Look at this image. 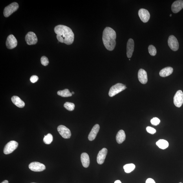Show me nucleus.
<instances>
[{
  "mask_svg": "<svg viewBox=\"0 0 183 183\" xmlns=\"http://www.w3.org/2000/svg\"><path fill=\"white\" fill-rule=\"evenodd\" d=\"M54 31L57 34V39L60 42L67 45H71L73 43L74 35L69 27L64 25H58L54 28Z\"/></svg>",
  "mask_w": 183,
  "mask_h": 183,
  "instance_id": "f257e3e1",
  "label": "nucleus"
},
{
  "mask_svg": "<svg viewBox=\"0 0 183 183\" xmlns=\"http://www.w3.org/2000/svg\"><path fill=\"white\" fill-rule=\"evenodd\" d=\"M116 34L115 31L112 28L107 27L105 28L103 35V44L108 50L112 51L115 47Z\"/></svg>",
  "mask_w": 183,
  "mask_h": 183,
  "instance_id": "f03ea898",
  "label": "nucleus"
},
{
  "mask_svg": "<svg viewBox=\"0 0 183 183\" xmlns=\"http://www.w3.org/2000/svg\"><path fill=\"white\" fill-rule=\"evenodd\" d=\"M127 88L126 86L122 83H117L112 86L110 88L109 95L110 97H113L116 94L123 91Z\"/></svg>",
  "mask_w": 183,
  "mask_h": 183,
  "instance_id": "7ed1b4c3",
  "label": "nucleus"
},
{
  "mask_svg": "<svg viewBox=\"0 0 183 183\" xmlns=\"http://www.w3.org/2000/svg\"><path fill=\"white\" fill-rule=\"evenodd\" d=\"M19 8V5L16 2L10 4L4 8V17H8L12 13L16 11Z\"/></svg>",
  "mask_w": 183,
  "mask_h": 183,
  "instance_id": "20e7f679",
  "label": "nucleus"
},
{
  "mask_svg": "<svg viewBox=\"0 0 183 183\" xmlns=\"http://www.w3.org/2000/svg\"><path fill=\"white\" fill-rule=\"evenodd\" d=\"M19 144L16 141H11L6 144L4 147V153L5 154H9L11 153L16 150Z\"/></svg>",
  "mask_w": 183,
  "mask_h": 183,
  "instance_id": "39448f33",
  "label": "nucleus"
},
{
  "mask_svg": "<svg viewBox=\"0 0 183 183\" xmlns=\"http://www.w3.org/2000/svg\"><path fill=\"white\" fill-rule=\"evenodd\" d=\"M169 47L173 51H177L179 47V44L177 38L174 35H170L168 39Z\"/></svg>",
  "mask_w": 183,
  "mask_h": 183,
  "instance_id": "423d86ee",
  "label": "nucleus"
},
{
  "mask_svg": "<svg viewBox=\"0 0 183 183\" xmlns=\"http://www.w3.org/2000/svg\"><path fill=\"white\" fill-rule=\"evenodd\" d=\"M57 130L59 134L63 138L69 139L71 136V132L70 130L64 125H59L57 127Z\"/></svg>",
  "mask_w": 183,
  "mask_h": 183,
  "instance_id": "0eeeda50",
  "label": "nucleus"
},
{
  "mask_svg": "<svg viewBox=\"0 0 183 183\" xmlns=\"http://www.w3.org/2000/svg\"><path fill=\"white\" fill-rule=\"evenodd\" d=\"M174 104L176 107L180 108L183 103V93L181 90H178L174 98Z\"/></svg>",
  "mask_w": 183,
  "mask_h": 183,
  "instance_id": "6e6552de",
  "label": "nucleus"
},
{
  "mask_svg": "<svg viewBox=\"0 0 183 183\" xmlns=\"http://www.w3.org/2000/svg\"><path fill=\"white\" fill-rule=\"evenodd\" d=\"M25 41L28 45H34L37 42V38L34 32H30L26 35Z\"/></svg>",
  "mask_w": 183,
  "mask_h": 183,
  "instance_id": "1a4fd4ad",
  "label": "nucleus"
},
{
  "mask_svg": "<svg viewBox=\"0 0 183 183\" xmlns=\"http://www.w3.org/2000/svg\"><path fill=\"white\" fill-rule=\"evenodd\" d=\"M31 170L34 172H41L46 169L45 165L37 162H32L28 166Z\"/></svg>",
  "mask_w": 183,
  "mask_h": 183,
  "instance_id": "9d476101",
  "label": "nucleus"
},
{
  "mask_svg": "<svg viewBox=\"0 0 183 183\" xmlns=\"http://www.w3.org/2000/svg\"><path fill=\"white\" fill-rule=\"evenodd\" d=\"M6 47L8 49H12L16 47L17 45V41L14 35H10L8 37L6 42Z\"/></svg>",
  "mask_w": 183,
  "mask_h": 183,
  "instance_id": "9b49d317",
  "label": "nucleus"
},
{
  "mask_svg": "<svg viewBox=\"0 0 183 183\" xmlns=\"http://www.w3.org/2000/svg\"><path fill=\"white\" fill-rule=\"evenodd\" d=\"M138 15L141 21L144 23L148 22L150 17L148 11L144 9H140L138 11Z\"/></svg>",
  "mask_w": 183,
  "mask_h": 183,
  "instance_id": "f8f14e48",
  "label": "nucleus"
},
{
  "mask_svg": "<svg viewBox=\"0 0 183 183\" xmlns=\"http://www.w3.org/2000/svg\"><path fill=\"white\" fill-rule=\"evenodd\" d=\"M107 153L108 150L105 148L99 151L97 158V162L98 164H102L104 163Z\"/></svg>",
  "mask_w": 183,
  "mask_h": 183,
  "instance_id": "ddd939ff",
  "label": "nucleus"
},
{
  "mask_svg": "<svg viewBox=\"0 0 183 183\" xmlns=\"http://www.w3.org/2000/svg\"><path fill=\"white\" fill-rule=\"evenodd\" d=\"M183 8V1L178 0L174 2L172 5V10L174 13L179 12Z\"/></svg>",
  "mask_w": 183,
  "mask_h": 183,
  "instance_id": "4468645a",
  "label": "nucleus"
},
{
  "mask_svg": "<svg viewBox=\"0 0 183 183\" xmlns=\"http://www.w3.org/2000/svg\"><path fill=\"white\" fill-rule=\"evenodd\" d=\"M134 48V43L133 40L130 39L127 43V54L128 58H130L133 55Z\"/></svg>",
  "mask_w": 183,
  "mask_h": 183,
  "instance_id": "2eb2a0df",
  "label": "nucleus"
},
{
  "mask_svg": "<svg viewBox=\"0 0 183 183\" xmlns=\"http://www.w3.org/2000/svg\"><path fill=\"white\" fill-rule=\"evenodd\" d=\"M138 76L139 80L141 83L145 84L147 83V74L145 70L142 69L139 70Z\"/></svg>",
  "mask_w": 183,
  "mask_h": 183,
  "instance_id": "dca6fc26",
  "label": "nucleus"
},
{
  "mask_svg": "<svg viewBox=\"0 0 183 183\" xmlns=\"http://www.w3.org/2000/svg\"><path fill=\"white\" fill-rule=\"evenodd\" d=\"M100 126L98 124H96L93 127L91 131L88 136V140L93 141L95 139L97 134L100 130Z\"/></svg>",
  "mask_w": 183,
  "mask_h": 183,
  "instance_id": "f3484780",
  "label": "nucleus"
},
{
  "mask_svg": "<svg viewBox=\"0 0 183 183\" xmlns=\"http://www.w3.org/2000/svg\"><path fill=\"white\" fill-rule=\"evenodd\" d=\"M81 160L83 166L87 168L90 164V158L89 155L86 153H83L81 155Z\"/></svg>",
  "mask_w": 183,
  "mask_h": 183,
  "instance_id": "a211bd4d",
  "label": "nucleus"
},
{
  "mask_svg": "<svg viewBox=\"0 0 183 183\" xmlns=\"http://www.w3.org/2000/svg\"><path fill=\"white\" fill-rule=\"evenodd\" d=\"M11 100L12 103L18 107L23 108L25 106V103L18 96H13L11 98Z\"/></svg>",
  "mask_w": 183,
  "mask_h": 183,
  "instance_id": "6ab92c4d",
  "label": "nucleus"
},
{
  "mask_svg": "<svg viewBox=\"0 0 183 183\" xmlns=\"http://www.w3.org/2000/svg\"><path fill=\"white\" fill-rule=\"evenodd\" d=\"M173 71V68L171 67L165 68L160 70V75L162 77H166L170 75Z\"/></svg>",
  "mask_w": 183,
  "mask_h": 183,
  "instance_id": "aec40b11",
  "label": "nucleus"
},
{
  "mask_svg": "<svg viewBox=\"0 0 183 183\" xmlns=\"http://www.w3.org/2000/svg\"><path fill=\"white\" fill-rule=\"evenodd\" d=\"M125 134L124 131L123 130H120L118 132L116 136L117 142L119 144H121L124 142L125 139Z\"/></svg>",
  "mask_w": 183,
  "mask_h": 183,
  "instance_id": "412c9836",
  "label": "nucleus"
},
{
  "mask_svg": "<svg viewBox=\"0 0 183 183\" xmlns=\"http://www.w3.org/2000/svg\"><path fill=\"white\" fill-rule=\"evenodd\" d=\"M156 144L161 149H165L169 146V143L167 141L164 140H160L156 142Z\"/></svg>",
  "mask_w": 183,
  "mask_h": 183,
  "instance_id": "4be33fe9",
  "label": "nucleus"
},
{
  "mask_svg": "<svg viewBox=\"0 0 183 183\" xmlns=\"http://www.w3.org/2000/svg\"><path fill=\"white\" fill-rule=\"evenodd\" d=\"M57 94L62 97H69L72 96V94L68 89H65L57 92Z\"/></svg>",
  "mask_w": 183,
  "mask_h": 183,
  "instance_id": "5701e85b",
  "label": "nucleus"
},
{
  "mask_svg": "<svg viewBox=\"0 0 183 183\" xmlns=\"http://www.w3.org/2000/svg\"><path fill=\"white\" fill-rule=\"evenodd\" d=\"M135 168V166L133 164H126L123 166L125 172L127 173H131Z\"/></svg>",
  "mask_w": 183,
  "mask_h": 183,
  "instance_id": "b1692460",
  "label": "nucleus"
},
{
  "mask_svg": "<svg viewBox=\"0 0 183 183\" xmlns=\"http://www.w3.org/2000/svg\"><path fill=\"white\" fill-rule=\"evenodd\" d=\"M53 140V137L51 134L48 133L47 135L45 136L43 138V142L46 144L49 145L51 144Z\"/></svg>",
  "mask_w": 183,
  "mask_h": 183,
  "instance_id": "393cba45",
  "label": "nucleus"
},
{
  "mask_svg": "<svg viewBox=\"0 0 183 183\" xmlns=\"http://www.w3.org/2000/svg\"><path fill=\"white\" fill-rule=\"evenodd\" d=\"M64 107L68 111H73L74 109L75 105L73 103L67 102L64 105Z\"/></svg>",
  "mask_w": 183,
  "mask_h": 183,
  "instance_id": "a878e982",
  "label": "nucleus"
},
{
  "mask_svg": "<svg viewBox=\"0 0 183 183\" xmlns=\"http://www.w3.org/2000/svg\"><path fill=\"white\" fill-rule=\"evenodd\" d=\"M149 52L151 56H155L157 53V50L156 48L152 45H150L148 47Z\"/></svg>",
  "mask_w": 183,
  "mask_h": 183,
  "instance_id": "bb28decb",
  "label": "nucleus"
},
{
  "mask_svg": "<svg viewBox=\"0 0 183 183\" xmlns=\"http://www.w3.org/2000/svg\"><path fill=\"white\" fill-rule=\"evenodd\" d=\"M41 61L42 64L44 66H47L48 65V63H49V61H48L47 57L45 56H43L41 57Z\"/></svg>",
  "mask_w": 183,
  "mask_h": 183,
  "instance_id": "cd10ccee",
  "label": "nucleus"
},
{
  "mask_svg": "<svg viewBox=\"0 0 183 183\" xmlns=\"http://www.w3.org/2000/svg\"><path fill=\"white\" fill-rule=\"evenodd\" d=\"M160 122V119L157 117H154L151 120V124L155 126L159 124Z\"/></svg>",
  "mask_w": 183,
  "mask_h": 183,
  "instance_id": "c85d7f7f",
  "label": "nucleus"
},
{
  "mask_svg": "<svg viewBox=\"0 0 183 183\" xmlns=\"http://www.w3.org/2000/svg\"><path fill=\"white\" fill-rule=\"evenodd\" d=\"M146 130L148 133L152 134H154L156 132V130L150 127H147L146 128Z\"/></svg>",
  "mask_w": 183,
  "mask_h": 183,
  "instance_id": "c756f323",
  "label": "nucleus"
},
{
  "mask_svg": "<svg viewBox=\"0 0 183 183\" xmlns=\"http://www.w3.org/2000/svg\"><path fill=\"white\" fill-rule=\"evenodd\" d=\"M38 79V77L36 75H33L31 77L30 80L31 82L34 83L37 82Z\"/></svg>",
  "mask_w": 183,
  "mask_h": 183,
  "instance_id": "7c9ffc66",
  "label": "nucleus"
},
{
  "mask_svg": "<svg viewBox=\"0 0 183 183\" xmlns=\"http://www.w3.org/2000/svg\"><path fill=\"white\" fill-rule=\"evenodd\" d=\"M146 183H156L155 181L152 178H148L147 179L146 181Z\"/></svg>",
  "mask_w": 183,
  "mask_h": 183,
  "instance_id": "2f4dec72",
  "label": "nucleus"
},
{
  "mask_svg": "<svg viewBox=\"0 0 183 183\" xmlns=\"http://www.w3.org/2000/svg\"><path fill=\"white\" fill-rule=\"evenodd\" d=\"M114 183H122V182H120V181L119 180H117Z\"/></svg>",
  "mask_w": 183,
  "mask_h": 183,
  "instance_id": "473e14b6",
  "label": "nucleus"
},
{
  "mask_svg": "<svg viewBox=\"0 0 183 183\" xmlns=\"http://www.w3.org/2000/svg\"><path fill=\"white\" fill-rule=\"evenodd\" d=\"M1 183H9V182L8 180H4V181H3V182H2Z\"/></svg>",
  "mask_w": 183,
  "mask_h": 183,
  "instance_id": "72a5a7b5",
  "label": "nucleus"
},
{
  "mask_svg": "<svg viewBox=\"0 0 183 183\" xmlns=\"http://www.w3.org/2000/svg\"><path fill=\"white\" fill-rule=\"evenodd\" d=\"M72 94H74V92H72Z\"/></svg>",
  "mask_w": 183,
  "mask_h": 183,
  "instance_id": "f704fd0d",
  "label": "nucleus"
},
{
  "mask_svg": "<svg viewBox=\"0 0 183 183\" xmlns=\"http://www.w3.org/2000/svg\"><path fill=\"white\" fill-rule=\"evenodd\" d=\"M169 16H172V14H170V15H169Z\"/></svg>",
  "mask_w": 183,
  "mask_h": 183,
  "instance_id": "c9c22d12",
  "label": "nucleus"
},
{
  "mask_svg": "<svg viewBox=\"0 0 183 183\" xmlns=\"http://www.w3.org/2000/svg\"><path fill=\"white\" fill-rule=\"evenodd\" d=\"M181 183V182H180V183Z\"/></svg>",
  "mask_w": 183,
  "mask_h": 183,
  "instance_id": "e433bc0d",
  "label": "nucleus"
},
{
  "mask_svg": "<svg viewBox=\"0 0 183 183\" xmlns=\"http://www.w3.org/2000/svg\"></svg>",
  "mask_w": 183,
  "mask_h": 183,
  "instance_id": "4c0bfd02",
  "label": "nucleus"
}]
</instances>
